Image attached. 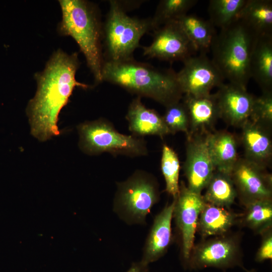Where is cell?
Segmentation results:
<instances>
[{"label": "cell", "instance_id": "7402d4cb", "mask_svg": "<svg viewBox=\"0 0 272 272\" xmlns=\"http://www.w3.org/2000/svg\"><path fill=\"white\" fill-rule=\"evenodd\" d=\"M236 20L256 37L272 35V1L247 0Z\"/></svg>", "mask_w": 272, "mask_h": 272}, {"label": "cell", "instance_id": "4dcf8cb0", "mask_svg": "<svg viewBox=\"0 0 272 272\" xmlns=\"http://www.w3.org/2000/svg\"><path fill=\"white\" fill-rule=\"evenodd\" d=\"M262 236L260 247L255 257L257 262H262L272 258V232L269 229L261 234Z\"/></svg>", "mask_w": 272, "mask_h": 272}, {"label": "cell", "instance_id": "83f0119b", "mask_svg": "<svg viewBox=\"0 0 272 272\" xmlns=\"http://www.w3.org/2000/svg\"><path fill=\"white\" fill-rule=\"evenodd\" d=\"M180 162L174 150L166 144L162 147L161 169L166 183V191L176 198L179 192Z\"/></svg>", "mask_w": 272, "mask_h": 272}, {"label": "cell", "instance_id": "d6a6232c", "mask_svg": "<svg viewBox=\"0 0 272 272\" xmlns=\"http://www.w3.org/2000/svg\"><path fill=\"white\" fill-rule=\"evenodd\" d=\"M244 270H245L246 272H257L255 269H248L244 267V266L242 268Z\"/></svg>", "mask_w": 272, "mask_h": 272}, {"label": "cell", "instance_id": "ac0fdd59", "mask_svg": "<svg viewBox=\"0 0 272 272\" xmlns=\"http://www.w3.org/2000/svg\"><path fill=\"white\" fill-rule=\"evenodd\" d=\"M125 117L129 130L135 137L157 135L162 138L170 134L162 116L156 110L147 108L141 97L137 96L132 100Z\"/></svg>", "mask_w": 272, "mask_h": 272}, {"label": "cell", "instance_id": "f546056e", "mask_svg": "<svg viewBox=\"0 0 272 272\" xmlns=\"http://www.w3.org/2000/svg\"><path fill=\"white\" fill-rule=\"evenodd\" d=\"M250 120L266 128L272 127V92L255 97Z\"/></svg>", "mask_w": 272, "mask_h": 272}, {"label": "cell", "instance_id": "6da1fadb", "mask_svg": "<svg viewBox=\"0 0 272 272\" xmlns=\"http://www.w3.org/2000/svg\"><path fill=\"white\" fill-rule=\"evenodd\" d=\"M80 66L77 52L71 54L58 49L47 62L44 69L35 75L37 89L28 104L27 113L31 134L44 142L59 134V114L68 103L74 89L88 85L76 79Z\"/></svg>", "mask_w": 272, "mask_h": 272}, {"label": "cell", "instance_id": "8992f818", "mask_svg": "<svg viewBox=\"0 0 272 272\" xmlns=\"http://www.w3.org/2000/svg\"><path fill=\"white\" fill-rule=\"evenodd\" d=\"M79 146L86 154L95 155L108 153L113 156H145L148 150L144 138L118 132L104 118L86 121L78 126Z\"/></svg>", "mask_w": 272, "mask_h": 272}, {"label": "cell", "instance_id": "d4e9b609", "mask_svg": "<svg viewBox=\"0 0 272 272\" xmlns=\"http://www.w3.org/2000/svg\"><path fill=\"white\" fill-rule=\"evenodd\" d=\"M245 207L242 221L246 227L260 234L271 228V198L258 200Z\"/></svg>", "mask_w": 272, "mask_h": 272}, {"label": "cell", "instance_id": "ba28073f", "mask_svg": "<svg viewBox=\"0 0 272 272\" xmlns=\"http://www.w3.org/2000/svg\"><path fill=\"white\" fill-rule=\"evenodd\" d=\"M239 237L237 234L228 233L193 246L187 268L195 270L209 267L222 269L236 266L242 268L243 253Z\"/></svg>", "mask_w": 272, "mask_h": 272}, {"label": "cell", "instance_id": "52a82bcc", "mask_svg": "<svg viewBox=\"0 0 272 272\" xmlns=\"http://www.w3.org/2000/svg\"><path fill=\"white\" fill-rule=\"evenodd\" d=\"M159 197L155 178L148 172L137 170L127 179L117 183L114 208L127 223L144 224Z\"/></svg>", "mask_w": 272, "mask_h": 272}, {"label": "cell", "instance_id": "5b68a950", "mask_svg": "<svg viewBox=\"0 0 272 272\" xmlns=\"http://www.w3.org/2000/svg\"><path fill=\"white\" fill-rule=\"evenodd\" d=\"M109 9L103 29L106 60L118 61L132 57L142 36L153 30L151 18L131 17L117 1H109Z\"/></svg>", "mask_w": 272, "mask_h": 272}, {"label": "cell", "instance_id": "484cf974", "mask_svg": "<svg viewBox=\"0 0 272 272\" xmlns=\"http://www.w3.org/2000/svg\"><path fill=\"white\" fill-rule=\"evenodd\" d=\"M247 0H211L208 6L209 21L215 27L224 29L234 21Z\"/></svg>", "mask_w": 272, "mask_h": 272}, {"label": "cell", "instance_id": "7c38bea8", "mask_svg": "<svg viewBox=\"0 0 272 272\" xmlns=\"http://www.w3.org/2000/svg\"><path fill=\"white\" fill-rule=\"evenodd\" d=\"M173 211L182 237V257L185 268L194 246L198 219L205 202L201 194L189 190L184 184L179 186Z\"/></svg>", "mask_w": 272, "mask_h": 272}, {"label": "cell", "instance_id": "9c48e42d", "mask_svg": "<svg viewBox=\"0 0 272 272\" xmlns=\"http://www.w3.org/2000/svg\"><path fill=\"white\" fill-rule=\"evenodd\" d=\"M181 70L176 73L177 79L183 94L200 97L211 94L219 88L224 79L211 59L205 53L193 55L183 61Z\"/></svg>", "mask_w": 272, "mask_h": 272}, {"label": "cell", "instance_id": "9a60e30c", "mask_svg": "<svg viewBox=\"0 0 272 272\" xmlns=\"http://www.w3.org/2000/svg\"><path fill=\"white\" fill-rule=\"evenodd\" d=\"M183 102L189 117V131L186 137L207 134L214 131L215 125L220 118L215 93L200 97L185 95Z\"/></svg>", "mask_w": 272, "mask_h": 272}, {"label": "cell", "instance_id": "cb8c5ba5", "mask_svg": "<svg viewBox=\"0 0 272 272\" xmlns=\"http://www.w3.org/2000/svg\"><path fill=\"white\" fill-rule=\"evenodd\" d=\"M202 195L205 202L214 206L229 208L237 197L231 174L215 170Z\"/></svg>", "mask_w": 272, "mask_h": 272}, {"label": "cell", "instance_id": "7a4b0ae2", "mask_svg": "<svg viewBox=\"0 0 272 272\" xmlns=\"http://www.w3.org/2000/svg\"><path fill=\"white\" fill-rule=\"evenodd\" d=\"M102 81L119 86L137 97L151 98L165 107L182 98L183 93L172 70H160L133 57L104 61Z\"/></svg>", "mask_w": 272, "mask_h": 272}, {"label": "cell", "instance_id": "5bb4252c", "mask_svg": "<svg viewBox=\"0 0 272 272\" xmlns=\"http://www.w3.org/2000/svg\"><path fill=\"white\" fill-rule=\"evenodd\" d=\"M215 94L220 118L229 125L241 127L249 119L256 97L247 88L232 83H224Z\"/></svg>", "mask_w": 272, "mask_h": 272}, {"label": "cell", "instance_id": "4316f807", "mask_svg": "<svg viewBox=\"0 0 272 272\" xmlns=\"http://www.w3.org/2000/svg\"><path fill=\"white\" fill-rule=\"evenodd\" d=\"M198 2L197 0H162L151 18L153 30L171 22L177 21Z\"/></svg>", "mask_w": 272, "mask_h": 272}, {"label": "cell", "instance_id": "603a6c76", "mask_svg": "<svg viewBox=\"0 0 272 272\" xmlns=\"http://www.w3.org/2000/svg\"><path fill=\"white\" fill-rule=\"evenodd\" d=\"M177 21L196 52L206 54L217 33L210 21L193 14H186Z\"/></svg>", "mask_w": 272, "mask_h": 272}, {"label": "cell", "instance_id": "f1b7e54d", "mask_svg": "<svg viewBox=\"0 0 272 272\" xmlns=\"http://www.w3.org/2000/svg\"><path fill=\"white\" fill-rule=\"evenodd\" d=\"M165 108V112L162 117L170 133L174 134L181 131L187 135L189 117L184 103L179 101Z\"/></svg>", "mask_w": 272, "mask_h": 272}, {"label": "cell", "instance_id": "ffe728a7", "mask_svg": "<svg viewBox=\"0 0 272 272\" xmlns=\"http://www.w3.org/2000/svg\"><path fill=\"white\" fill-rule=\"evenodd\" d=\"M251 78L262 92H272V35L257 37L249 63Z\"/></svg>", "mask_w": 272, "mask_h": 272}, {"label": "cell", "instance_id": "2e32d148", "mask_svg": "<svg viewBox=\"0 0 272 272\" xmlns=\"http://www.w3.org/2000/svg\"><path fill=\"white\" fill-rule=\"evenodd\" d=\"M244 158L266 169L272 158L271 129L248 120L241 127Z\"/></svg>", "mask_w": 272, "mask_h": 272}, {"label": "cell", "instance_id": "e0dca14e", "mask_svg": "<svg viewBox=\"0 0 272 272\" xmlns=\"http://www.w3.org/2000/svg\"><path fill=\"white\" fill-rule=\"evenodd\" d=\"M175 200L167 205L155 218L145 244L141 261L149 265L166 252L172 238L171 221Z\"/></svg>", "mask_w": 272, "mask_h": 272}, {"label": "cell", "instance_id": "30bf717a", "mask_svg": "<svg viewBox=\"0 0 272 272\" xmlns=\"http://www.w3.org/2000/svg\"><path fill=\"white\" fill-rule=\"evenodd\" d=\"M143 49L144 56L170 62H183L196 52L177 21L154 30L151 44Z\"/></svg>", "mask_w": 272, "mask_h": 272}, {"label": "cell", "instance_id": "4fadbf2b", "mask_svg": "<svg viewBox=\"0 0 272 272\" xmlns=\"http://www.w3.org/2000/svg\"><path fill=\"white\" fill-rule=\"evenodd\" d=\"M208 134L186 137L184 173L187 188L198 194L206 188L215 171L209 150Z\"/></svg>", "mask_w": 272, "mask_h": 272}, {"label": "cell", "instance_id": "8fae6325", "mask_svg": "<svg viewBox=\"0 0 272 272\" xmlns=\"http://www.w3.org/2000/svg\"><path fill=\"white\" fill-rule=\"evenodd\" d=\"M237 196L246 206L253 201L271 198V175L266 169L239 158L231 173Z\"/></svg>", "mask_w": 272, "mask_h": 272}, {"label": "cell", "instance_id": "d6986e66", "mask_svg": "<svg viewBox=\"0 0 272 272\" xmlns=\"http://www.w3.org/2000/svg\"><path fill=\"white\" fill-rule=\"evenodd\" d=\"M208 144L215 170L231 174L239 158L235 135L226 130L214 131L208 134Z\"/></svg>", "mask_w": 272, "mask_h": 272}, {"label": "cell", "instance_id": "44dd1931", "mask_svg": "<svg viewBox=\"0 0 272 272\" xmlns=\"http://www.w3.org/2000/svg\"><path fill=\"white\" fill-rule=\"evenodd\" d=\"M237 216L229 208L205 202L198 219L197 229L203 238L223 235L235 225Z\"/></svg>", "mask_w": 272, "mask_h": 272}, {"label": "cell", "instance_id": "1f68e13d", "mask_svg": "<svg viewBox=\"0 0 272 272\" xmlns=\"http://www.w3.org/2000/svg\"><path fill=\"white\" fill-rule=\"evenodd\" d=\"M126 272H149V265L141 261L133 262Z\"/></svg>", "mask_w": 272, "mask_h": 272}, {"label": "cell", "instance_id": "3957f363", "mask_svg": "<svg viewBox=\"0 0 272 272\" xmlns=\"http://www.w3.org/2000/svg\"><path fill=\"white\" fill-rule=\"evenodd\" d=\"M62 19L58 33L72 37L84 54L96 83L102 82L103 32L96 7L83 0H60Z\"/></svg>", "mask_w": 272, "mask_h": 272}, {"label": "cell", "instance_id": "277c9868", "mask_svg": "<svg viewBox=\"0 0 272 272\" xmlns=\"http://www.w3.org/2000/svg\"><path fill=\"white\" fill-rule=\"evenodd\" d=\"M256 37L236 20L220 29L211 45V59L229 83L247 88L251 79L249 63Z\"/></svg>", "mask_w": 272, "mask_h": 272}]
</instances>
